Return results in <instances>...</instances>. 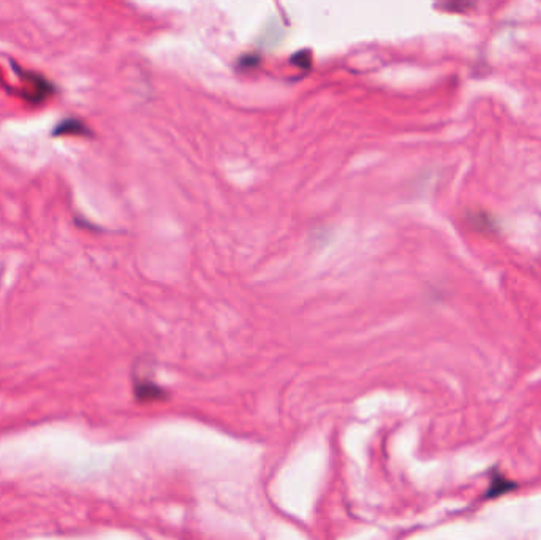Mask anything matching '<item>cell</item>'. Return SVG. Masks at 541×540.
Masks as SVG:
<instances>
[{"mask_svg": "<svg viewBox=\"0 0 541 540\" xmlns=\"http://www.w3.org/2000/svg\"><path fill=\"white\" fill-rule=\"evenodd\" d=\"M140 395L142 396V398H151V400L165 398V392H162L159 387L152 385V383H142V385L140 387Z\"/></svg>", "mask_w": 541, "mask_h": 540, "instance_id": "cell-2", "label": "cell"}, {"mask_svg": "<svg viewBox=\"0 0 541 540\" xmlns=\"http://www.w3.org/2000/svg\"><path fill=\"white\" fill-rule=\"evenodd\" d=\"M472 4H449V5H442V8H445V10H451V11H458V10H461V13H464V11H467L468 8H472Z\"/></svg>", "mask_w": 541, "mask_h": 540, "instance_id": "cell-3", "label": "cell"}, {"mask_svg": "<svg viewBox=\"0 0 541 540\" xmlns=\"http://www.w3.org/2000/svg\"><path fill=\"white\" fill-rule=\"evenodd\" d=\"M514 488H516L514 481L508 480L502 474H494V476H491V485H489L486 498H499L502 494L513 491Z\"/></svg>", "mask_w": 541, "mask_h": 540, "instance_id": "cell-1", "label": "cell"}]
</instances>
